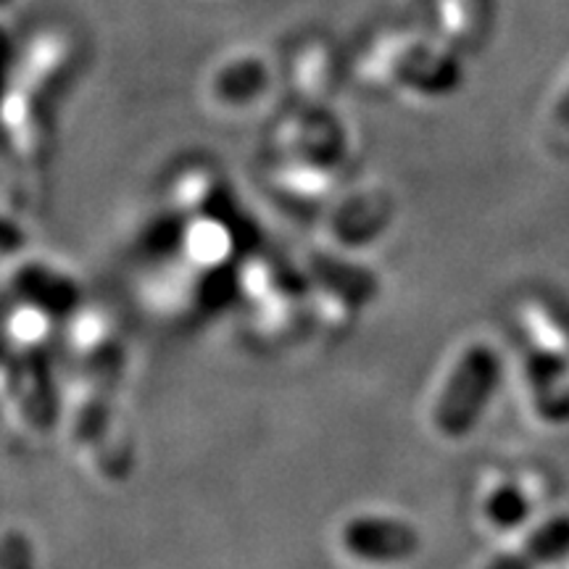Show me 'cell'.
<instances>
[{
    "label": "cell",
    "mask_w": 569,
    "mask_h": 569,
    "mask_svg": "<svg viewBox=\"0 0 569 569\" xmlns=\"http://www.w3.org/2000/svg\"><path fill=\"white\" fill-rule=\"evenodd\" d=\"M501 377V356L493 348L486 343L469 346L459 356L453 372L448 375L443 393H440L436 411H432V422H436L440 436L451 440L469 436L493 401Z\"/></svg>",
    "instance_id": "6da1fadb"
},
{
    "label": "cell",
    "mask_w": 569,
    "mask_h": 569,
    "mask_svg": "<svg viewBox=\"0 0 569 569\" xmlns=\"http://www.w3.org/2000/svg\"><path fill=\"white\" fill-rule=\"evenodd\" d=\"M343 546L348 553L372 565H396L409 561L422 549V538L411 522L396 517L365 515L353 517L343 530Z\"/></svg>",
    "instance_id": "7a4b0ae2"
},
{
    "label": "cell",
    "mask_w": 569,
    "mask_h": 569,
    "mask_svg": "<svg viewBox=\"0 0 569 569\" xmlns=\"http://www.w3.org/2000/svg\"><path fill=\"white\" fill-rule=\"evenodd\" d=\"M569 557V515H559L530 532L517 551L501 553L486 569H543Z\"/></svg>",
    "instance_id": "3957f363"
},
{
    "label": "cell",
    "mask_w": 569,
    "mask_h": 569,
    "mask_svg": "<svg viewBox=\"0 0 569 569\" xmlns=\"http://www.w3.org/2000/svg\"><path fill=\"white\" fill-rule=\"evenodd\" d=\"M486 515L496 528H517V525H522L530 517V501L517 486H501L490 493Z\"/></svg>",
    "instance_id": "277c9868"
},
{
    "label": "cell",
    "mask_w": 569,
    "mask_h": 569,
    "mask_svg": "<svg viewBox=\"0 0 569 569\" xmlns=\"http://www.w3.org/2000/svg\"><path fill=\"white\" fill-rule=\"evenodd\" d=\"M0 569H34L32 540L24 532L11 530L0 538Z\"/></svg>",
    "instance_id": "5b68a950"
},
{
    "label": "cell",
    "mask_w": 569,
    "mask_h": 569,
    "mask_svg": "<svg viewBox=\"0 0 569 569\" xmlns=\"http://www.w3.org/2000/svg\"><path fill=\"white\" fill-rule=\"evenodd\" d=\"M557 122L565 124L569 130V90L559 98V103H557Z\"/></svg>",
    "instance_id": "8992f818"
}]
</instances>
